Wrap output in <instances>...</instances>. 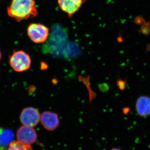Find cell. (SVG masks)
<instances>
[{
  "label": "cell",
  "instance_id": "obj_12",
  "mask_svg": "<svg viewBox=\"0 0 150 150\" xmlns=\"http://www.w3.org/2000/svg\"><path fill=\"white\" fill-rule=\"evenodd\" d=\"M134 22L135 24L141 25L145 23L146 21L144 17L142 15H139L136 16L134 19Z\"/></svg>",
  "mask_w": 150,
  "mask_h": 150
},
{
  "label": "cell",
  "instance_id": "obj_4",
  "mask_svg": "<svg viewBox=\"0 0 150 150\" xmlns=\"http://www.w3.org/2000/svg\"><path fill=\"white\" fill-rule=\"evenodd\" d=\"M40 115L38 109L32 107L25 108L22 110L20 120L23 125L34 127L40 121Z\"/></svg>",
  "mask_w": 150,
  "mask_h": 150
},
{
  "label": "cell",
  "instance_id": "obj_14",
  "mask_svg": "<svg viewBox=\"0 0 150 150\" xmlns=\"http://www.w3.org/2000/svg\"><path fill=\"white\" fill-rule=\"evenodd\" d=\"M110 150H121L120 149H117V148H114V149H112Z\"/></svg>",
  "mask_w": 150,
  "mask_h": 150
},
{
  "label": "cell",
  "instance_id": "obj_15",
  "mask_svg": "<svg viewBox=\"0 0 150 150\" xmlns=\"http://www.w3.org/2000/svg\"><path fill=\"white\" fill-rule=\"evenodd\" d=\"M1 57H2L1 52V51H0V61H1Z\"/></svg>",
  "mask_w": 150,
  "mask_h": 150
},
{
  "label": "cell",
  "instance_id": "obj_8",
  "mask_svg": "<svg viewBox=\"0 0 150 150\" xmlns=\"http://www.w3.org/2000/svg\"><path fill=\"white\" fill-rule=\"evenodd\" d=\"M136 109L138 115L146 117L150 115V97L142 96L138 98L136 103Z\"/></svg>",
  "mask_w": 150,
  "mask_h": 150
},
{
  "label": "cell",
  "instance_id": "obj_1",
  "mask_svg": "<svg viewBox=\"0 0 150 150\" xmlns=\"http://www.w3.org/2000/svg\"><path fill=\"white\" fill-rule=\"evenodd\" d=\"M7 13L10 17L21 22L35 17L38 12L35 0H11Z\"/></svg>",
  "mask_w": 150,
  "mask_h": 150
},
{
  "label": "cell",
  "instance_id": "obj_2",
  "mask_svg": "<svg viewBox=\"0 0 150 150\" xmlns=\"http://www.w3.org/2000/svg\"><path fill=\"white\" fill-rule=\"evenodd\" d=\"M9 64L15 71H25L29 69L31 67V57L23 50H14L9 57Z\"/></svg>",
  "mask_w": 150,
  "mask_h": 150
},
{
  "label": "cell",
  "instance_id": "obj_3",
  "mask_svg": "<svg viewBox=\"0 0 150 150\" xmlns=\"http://www.w3.org/2000/svg\"><path fill=\"white\" fill-rule=\"evenodd\" d=\"M27 35L30 40L35 43H44L48 39L49 29L45 25L31 23L28 26Z\"/></svg>",
  "mask_w": 150,
  "mask_h": 150
},
{
  "label": "cell",
  "instance_id": "obj_5",
  "mask_svg": "<svg viewBox=\"0 0 150 150\" xmlns=\"http://www.w3.org/2000/svg\"><path fill=\"white\" fill-rule=\"evenodd\" d=\"M17 141L25 145H30L37 140V134L33 127L23 125L16 132Z\"/></svg>",
  "mask_w": 150,
  "mask_h": 150
},
{
  "label": "cell",
  "instance_id": "obj_7",
  "mask_svg": "<svg viewBox=\"0 0 150 150\" xmlns=\"http://www.w3.org/2000/svg\"><path fill=\"white\" fill-rule=\"evenodd\" d=\"M40 122L43 128L49 131L57 129L60 124L59 115L51 111H45L40 115Z\"/></svg>",
  "mask_w": 150,
  "mask_h": 150
},
{
  "label": "cell",
  "instance_id": "obj_11",
  "mask_svg": "<svg viewBox=\"0 0 150 150\" xmlns=\"http://www.w3.org/2000/svg\"><path fill=\"white\" fill-rule=\"evenodd\" d=\"M139 32L145 35H149L150 33V23L146 22L144 24L141 25Z\"/></svg>",
  "mask_w": 150,
  "mask_h": 150
},
{
  "label": "cell",
  "instance_id": "obj_10",
  "mask_svg": "<svg viewBox=\"0 0 150 150\" xmlns=\"http://www.w3.org/2000/svg\"><path fill=\"white\" fill-rule=\"evenodd\" d=\"M5 150H33L30 145L22 144L18 141H13Z\"/></svg>",
  "mask_w": 150,
  "mask_h": 150
},
{
  "label": "cell",
  "instance_id": "obj_9",
  "mask_svg": "<svg viewBox=\"0 0 150 150\" xmlns=\"http://www.w3.org/2000/svg\"><path fill=\"white\" fill-rule=\"evenodd\" d=\"M14 134L10 129L0 128V150H5L13 141Z\"/></svg>",
  "mask_w": 150,
  "mask_h": 150
},
{
  "label": "cell",
  "instance_id": "obj_13",
  "mask_svg": "<svg viewBox=\"0 0 150 150\" xmlns=\"http://www.w3.org/2000/svg\"><path fill=\"white\" fill-rule=\"evenodd\" d=\"M147 50L148 51H150V44H148L147 46Z\"/></svg>",
  "mask_w": 150,
  "mask_h": 150
},
{
  "label": "cell",
  "instance_id": "obj_6",
  "mask_svg": "<svg viewBox=\"0 0 150 150\" xmlns=\"http://www.w3.org/2000/svg\"><path fill=\"white\" fill-rule=\"evenodd\" d=\"M86 0H57L59 8L71 18L81 8Z\"/></svg>",
  "mask_w": 150,
  "mask_h": 150
}]
</instances>
